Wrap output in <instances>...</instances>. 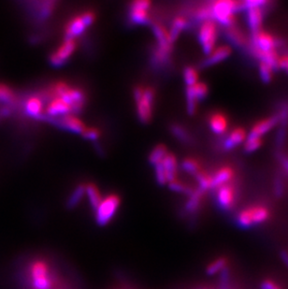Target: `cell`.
I'll list each match as a JSON object with an SVG mask.
<instances>
[{
    "mask_svg": "<svg viewBox=\"0 0 288 289\" xmlns=\"http://www.w3.org/2000/svg\"><path fill=\"white\" fill-rule=\"evenodd\" d=\"M271 217V210L263 204L246 207L236 216V223L241 229H251L266 223Z\"/></svg>",
    "mask_w": 288,
    "mask_h": 289,
    "instance_id": "1",
    "label": "cell"
},
{
    "mask_svg": "<svg viewBox=\"0 0 288 289\" xmlns=\"http://www.w3.org/2000/svg\"><path fill=\"white\" fill-rule=\"evenodd\" d=\"M241 9H242V2L219 0L212 3L211 7L212 19L216 24L218 23L229 28L235 24V13Z\"/></svg>",
    "mask_w": 288,
    "mask_h": 289,
    "instance_id": "2",
    "label": "cell"
},
{
    "mask_svg": "<svg viewBox=\"0 0 288 289\" xmlns=\"http://www.w3.org/2000/svg\"><path fill=\"white\" fill-rule=\"evenodd\" d=\"M134 99L137 103V112L138 117L142 123H148L153 114V101L154 92L152 88L136 87L134 90Z\"/></svg>",
    "mask_w": 288,
    "mask_h": 289,
    "instance_id": "3",
    "label": "cell"
},
{
    "mask_svg": "<svg viewBox=\"0 0 288 289\" xmlns=\"http://www.w3.org/2000/svg\"><path fill=\"white\" fill-rule=\"evenodd\" d=\"M30 278L33 289H52L54 285L50 268L43 260H37L31 264Z\"/></svg>",
    "mask_w": 288,
    "mask_h": 289,
    "instance_id": "4",
    "label": "cell"
},
{
    "mask_svg": "<svg viewBox=\"0 0 288 289\" xmlns=\"http://www.w3.org/2000/svg\"><path fill=\"white\" fill-rule=\"evenodd\" d=\"M53 94L65 101L71 107L72 113L81 112L84 105V95L81 90L72 88L64 83L54 85Z\"/></svg>",
    "mask_w": 288,
    "mask_h": 289,
    "instance_id": "5",
    "label": "cell"
},
{
    "mask_svg": "<svg viewBox=\"0 0 288 289\" xmlns=\"http://www.w3.org/2000/svg\"><path fill=\"white\" fill-rule=\"evenodd\" d=\"M153 30L157 41V49L153 53V61L157 65H163L170 57L172 42L170 40L169 32L161 24H154Z\"/></svg>",
    "mask_w": 288,
    "mask_h": 289,
    "instance_id": "6",
    "label": "cell"
},
{
    "mask_svg": "<svg viewBox=\"0 0 288 289\" xmlns=\"http://www.w3.org/2000/svg\"><path fill=\"white\" fill-rule=\"evenodd\" d=\"M218 37V25L212 19L202 22L199 31V41L202 51L210 54L216 47Z\"/></svg>",
    "mask_w": 288,
    "mask_h": 289,
    "instance_id": "7",
    "label": "cell"
},
{
    "mask_svg": "<svg viewBox=\"0 0 288 289\" xmlns=\"http://www.w3.org/2000/svg\"><path fill=\"white\" fill-rule=\"evenodd\" d=\"M120 206V198L117 195L108 196L102 200L100 206L95 210V220L98 224L101 227L109 224Z\"/></svg>",
    "mask_w": 288,
    "mask_h": 289,
    "instance_id": "8",
    "label": "cell"
},
{
    "mask_svg": "<svg viewBox=\"0 0 288 289\" xmlns=\"http://www.w3.org/2000/svg\"><path fill=\"white\" fill-rule=\"evenodd\" d=\"M95 15L94 12H84L82 15L74 17L66 26L67 39L74 40L76 37L82 34L85 29L94 23Z\"/></svg>",
    "mask_w": 288,
    "mask_h": 289,
    "instance_id": "9",
    "label": "cell"
},
{
    "mask_svg": "<svg viewBox=\"0 0 288 289\" xmlns=\"http://www.w3.org/2000/svg\"><path fill=\"white\" fill-rule=\"evenodd\" d=\"M209 93V88L204 83H197L186 89V105L189 114H194L198 102L204 100Z\"/></svg>",
    "mask_w": 288,
    "mask_h": 289,
    "instance_id": "10",
    "label": "cell"
},
{
    "mask_svg": "<svg viewBox=\"0 0 288 289\" xmlns=\"http://www.w3.org/2000/svg\"><path fill=\"white\" fill-rule=\"evenodd\" d=\"M236 198L237 191L234 184L228 183L217 188L216 201L219 208L223 211H230L233 208L235 204Z\"/></svg>",
    "mask_w": 288,
    "mask_h": 289,
    "instance_id": "11",
    "label": "cell"
},
{
    "mask_svg": "<svg viewBox=\"0 0 288 289\" xmlns=\"http://www.w3.org/2000/svg\"><path fill=\"white\" fill-rule=\"evenodd\" d=\"M76 49V42L74 40L67 39L65 42H63L58 49L51 54L50 56V62L53 67H61L64 65L67 60L69 59L74 53Z\"/></svg>",
    "mask_w": 288,
    "mask_h": 289,
    "instance_id": "12",
    "label": "cell"
},
{
    "mask_svg": "<svg viewBox=\"0 0 288 289\" xmlns=\"http://www.w3.org/2000/svg\"><path fill=\"white\" fill-rule=\"evenodd\" d=\"M151 2L146 0H138L131 3L130 6V20L134 24H144L149 22L148 9Z\"/></svg>",
    "mask_w": 288,
    "mask_h": 289,
    "instance_id": "13",
    "label": "cell"
},
{
    "mask_svg": "<svg viewBox=\"0 0 288 289\" xmlns=\"http://www.w3.org/2000/svg\"><path fill=\"white\" fill-rule=\"evenodd\" d=\"M253 49L254 50L262 52L276 51L278 41L270 33L261 30L253 34Z\"/></svg>",
    "mask_w": 288,
    "mask_h": 289,
    "instance_id": "14",
    "label": "cell"
},
{
    "mask_svg": "<svg viewBox=\"0 0 288 289\" xmlns=\"http://www.w3.org/2000/svg\"><path fill=\"white\" fill-rule=\"evenodd\" d=\"M247 11V24L249 26V29L252 31V33L255 34L262 30L263 25V19H264V7L260 6H248Z\"/></svg>",
    "mask_w": 288,
    "mask_h": 289,
    "instance_id": "15",
    "label": "cell"
},
{
    "mask_svg": "<svg viewBox=\"0 0 288 289\" xmlns=\"http://www.w3.org/2000/svg\"><path fill=\"white\" fill-rule=\"evenodd\" d=\"M278 124H279V115H272L268 118L260 120L258 123L253 124V127L249 131L247 136L262 139V136H264L265 134L273 130Z\"/></svg>",
    "mask_w": 288,
    "mask_h": 289,
    "instance_id": "16",
    "label": "cell"
},
{
    "mask_svg": "<svg viewBox=\"0 0 288 289\" xmlns=\"http://www.w3.org/2000/svg\"><path fill=\"white\" fill-rule=\"evenodd\" d=\"M231 53H232V50L228 45H222V46L215 47L212 53L207 55V58L204 60L202 66L204 68H209V67L220 64L221 62L228 59L231 55Z\"/></svg>",
    "mask_w": 288,
    "mask_h": 289,
    "instance_id": "17",
    "label": "cell"
},
{
    "mask_svg": "<svg viewBox=\"0 0 288 289\" xmlns=\"http://www.w3.org/2000/svg\"><path fill=\"white\" fill-rule=\"evenodd\" d=\"M53 123L56 124L59 127L65 129L73 133H81L82 134L83 130L85 129V125L82 123V121L79 118H77L74 115H64L61 116L60 118L54 119Z\"/></svg>",
    "mask_w": 288,
    "mask_h": 289,
    "instance_id": "18",
    "label": "cell"
},
{
    "mask_svg": "<svg viewBox=\"0 0 288 289\" xmlns=\"http://www.w3.org/2000/svg\"><path fill=\"white\" fill-rule=\"evenodd\" d=\"M247 139V131L242 127H237L230 132L223 142L226 150H232L243 144Z\"/></svg>",
    "mask_w": 288,
    "mask_h": 289,
    "instance_id": "19",
    "label": "cell"
},
{
    "mask_svg": "<svg viewBox=\"0 0 288 289\" xmlns=\"http://www.w3.org/2000/svg\"><path fill=\"white\" fill-rule=\"evenodd\" d=\"M46 112L50 116H53V117L60 116V115L62 116L68 115V113H71V112L72 113L71 107L65 101H63L58 97H55L48 104Z\"/></svg>",
    "mask_w": 288,
    "mask_h": 289,
    "instance_id": "20",
    "label": "cell"
},
{
    "mask_svg": "<svg viewBox=\"0 0 288 289\" xmlns=\"http://www.w3.org/2000/svg\"><path fill=\"white\" fill-rule=\"evenodd\" d=\"M234 178V171L230 166H225L218 170L212 176V188L217 189L225 184L231 183Z\"/></svg>",
    "mask_w": 288,
    "mask_h": 289,
    "instance_id": "21",
    "label": "cell"
},
{
    "mask_svg": "<svg viewBox=\"0 0 288 289\" xmlns=\"http://www.w3.org/2000/svg\"><path fill=\"white\" fill-rule=\"evenodd\" d=\"M209 124L212 132L217 135H223L229 129V120L225 114L220 112L211 115L209 119Z\"/></svg>",
    "mask_w": 288,
    "mask_h": 289,
    "instance_id": "22",
    "label": "cell"
},
{
    "mask_svg": "<svg viewBox=\"0 0 288 289\" xmlns=\"http://www.w3.org/2000/svg\"><path fill=\"white\" fill-rule=\"evenodd\" d=\"M160 164L162 166L165 173H166L168 183H171V181L176 179L178 163H177L176 157L174 156V154L167 153L163 160L160 162Z\"/></svg>",
    "mask_w": 288,
    "mask_h": 289,
    "instance_id": "23",
    "label": "cell"
},
{
    "mask_svg": "<svg viewBox=\"0 0 288 289\" xmlns=\"http://www.w3.org/2000/svg\"><path fill=\"white\" fill-rule=\"evenodd\" d=\"M230 259L226 255H220L212 260L206 267V273L210 276L216 275L217 273H222L223 271L229 269Z\"/></svg>",
    "mask_w": 288,
    "mask_h": 289,
    "instance_id": "24",
    "label": "cell"
},
{
    "mask_svg": "<svg viewBox=\"0 0 288 289\" xmlns=\"http://www.w3.org/2000/svg\"><path fill=\"white\" fill-rule=\"evenodd\" d=\"M24 111L26 114H28L31 117L34 118H43L42 112H43V103L40 98L38 97H32L28 99L25 105H24Z\"/></svg>",
    "mask_w": 288,
    "mask_h": 289,
    "instance_id": "25",
    "label": "cell"
},
{
    "mask_svg": "<svg viewBox=\"0 0 288 289\" xmlns=\"http://www.w3.org/2000/svg\"><path fill=\"white\" fill-rule=\"evenodd\" d=\"M204 191L200 188L194 189L193 192L189 195L188 201L185 205V210L189 213H195L200 209L201 202L203 201Z\"/></svg>",
    "mask_w": 288,
    "mask_h": 289,
    "instance_id": "26",
    "label": "cell"
},
{
    "mask_svg": "<svg viewBox=\"0 0 288 289\" xmlns=\"http://www.w3.org/2000/svg\"><path fill=\"white\" fill-rule=\"evenodd\" d=\"M85 194L88 197L90 205L95 211L102 201V197L100 190L94 183H89L87 185H85Z\"/></svg>",
    "mask_w": 288,
    "mask_h": 289,
    "instance_id": "27",
    "label": "cell"
},
{
    "mask_svg": "<svg viewBox=\"0 0 288 289\" xmlns=\"http://www.w3.org/2000/svg\"><path fill=\"white\" fill-rule=\"evenodd\" d=\"M187 24L188 23H187L186 19L184 17H177L174 20L171 31L169 32L170 40H171V42L172 43L176 41L182 30L187 26Z\"/></svg>",
    "mask_w": 288,
    "mask_h": 289,
    "instance_id": "28",
    "label": "cell"
},
{
    "mask_svg": "<svg viewBox=\"0 0 288 289\" xmlns=\"http://www.w3.org/2000/svg\"><path fill=\"white\" fill-rule=\"evenodd\" d=\"M84 194H85V185L83 184L78 185L76 188L74 189V191L71 193L70 199L68 200V207L70 209L75 208L81 202Z\"/></svg>",
    "mask_w": 288,
    "mask_h": 289,
    "instance_id": "29",
    "label": "cell"
},
{
    "mask_svg": "<svg viewBox=\"0 0 288 289\" xmlns=\"http://www.w3.org/2000/svg\"><path fill=\"white\" fill-rule=\"evenodd\" d=\"M195 177L199 183V188L202 191H207L209 189L212 188V176L208 174L207 172L200 171L199 173L195 175Z\"/></svg>",
    "mask_w": 288,
    "mask_h": 289,
    "instance_id": "30",
    "label": "cell"
},
{
    "mask_svg": "<svg viewBox=\"0 0 288 289\" xmlns=\"http://www.w3.org/2000/svg\"><path fill=\"white\" fill-rule=\"evenodd\" d=\"M168 153L167 148L163 144H159L156 147L153 148L152 153H150L149 161L151 164L156 166L159 164Z\"/></svg>",
    "mask_w": 288,
    "mask_h": 289,
    "instance_id": "31",
    "label": "cell"
},
{
    "mask_svg": "<svg viewBox=\"0 0 288 289\" xmlns=\"http://www.w3.org/2000/svg\"><path fill=\"white\" fill-rule=\"evenodd\" d=\"M273 71L274 69L271 65L260 62L259 64V76L261 78L262 82L268 83H271L272 78H273Z\"/></svg>",
    "mask_w": 288,
    "mask_h": 289,
    "instance_id": "32",
    "label": "cell"
},
{
    "mask_svg": "<svg viewBox=\"0 0 288 289\" xmlns=\"http://www.w3.org/2000/svg\"><path fill=\"white\" fill-rule=\"evenodd\" d=\"M183 79H184V82L186 83L187 87L193 86L196 83H199L198 71L192 67L185 68V70L183 71Z\"/></svg>",
    "mask_w": 288,
    "mask_h": 289,
    "instance_id": "33",
    "label": "cell"
},
{
    "mask_svg": "<svg viewBox=\"0 0 288 289\" xmlns=\"http://www.w3.org/2000/svg\"><path fill=\"white\" fill-rule=\"evenodd\" d=\"M262 139L260 138H253V137L247 136L246 141L243 143L244 150L246 153H253L262 145Z\"/></svg>",
    "mask_w": 288,
    "mask_h": 289,
    "instance_id": "34",
    "label": "cell"
},
{
    "mask_svg": "<svg viewBox=\"0 0 288 289\" xmlns=\"http://www.w3.org/2000/svg\"><path fill=\"white\" fill-rule=\"evenodd\" d=\"M0 101L7 105L15 102V95L11 89L6 85H0Z\"/></svg>",
    "mask_w": 288,
    "mask_h": 289,
    "instance_id": "35",
    "label": "cell"
},
{
    "mask_svg": "<svg viewBox=\"0 0 288 289\" xmlns=\"http://www.w3.org/2000/svg\"><path fill=\"white\" fill-rule=\"evenodd\" d=\"M55 4H56V2H53V1L42 2L41 7H40V11L37 12L39 18L41 19V20H44L48 16H50V14L53 12Z\"/></svg>",
    "mask_w": 288,
    "mask_h": 289,
    "instance_id": "36",
    "label": "cell"
},
{
    "mask_svg": "<svg viewBox=\"0 0 288 289\" xmlns=\"http://www.w3.org/2000/svg\"><path fill=\"white\" fill-rule=\"evenodd\" d=\"M182 168L186 172H188L190 174H193L194 176L200 171H202L199 162L197 160L192 159V158L184 160L182 162Z\"/></svg>",
    "mask_w": 288,
    "mask_h": 289,
    "instance_id": "37",
    "label": "cell"
},
{
    "mask_svg": "<svg viewBox=\"0 0 288 289\" xmlns=\"http://www.w3.org/2000/svg\"><path fill=\"white\" fill-rule=\"evenodd\" d=\"M170 183V187L173 191L179 192V193H183V194H186V195H190L193 192V190H194V189L190 188L186 184H184V183H182L181 181H179L177 179L171 181V183Z\"/></svg>",
    "mask_w": 288,
    "mask_h": 289,
    "instance_id": "38",
    "label": "cell"
},
{
    "mask_svg": "<svg viewBox=\"0 0 288 289\" xmlns=\"http://www.w3.org/2000/svg\"><path fill=\"white\" fill-rule=\"evenodd\" d=\"M228 36L235 44L242 45L244 43V37L241 34V32L233 26L228 28Z\"/></svg>",
    "mask_w": 288,
    "mask_h": 289,
    "instance_id": "39",
    "label": "cell"
},
{
    "mask_svg": "<svg viewBox=\"0 0 288 289\" xmlns=\"http://www.w3.org/2000/svg\"><path fill=\"white\" fill-rule=\"evenodd\" d=\"M171 130H172L173 135L176 137L179 141H182V142H188V133H187V131L184 130L182 126L178 125V124H174V125L171 127Z\"/></svg>",
    "mask_w": 288,
    "mask_h": 289,
    "instance_id": "40",
    "label": "cell"
},
{
    "mask_svg": "<svg viewBox=\"0 0 288 289\" xmlns=\"http://www.w3.org/2000/svg\"><path fill=\"white\" fill-rule=\"evenodd\" d=\"M196 17L198 18L200 21H206V20H211L212 19V12H211V7H202L200 8L196 12Z\"/></svg>",
    "mask_w": 288,
    "mask_h": 289,
    "instance_id": "41",
    "label": "cell"
},
{
    "mask_svg": "<svg viewBox=\"0 0 288 289\" xmlns=\"http://www.w3.org/2000/svg\"><path fill=\"white\" fill-rule=\"evenodd\" d=\"M261 289H283L280 283L271 278H265L260 283Z\"/></svg>",
    "mask_w": 288,
    "mask_h": 289,
    "instance_id": "42",
    "label": "cell"
},
{
    "mask_svg": "<svg viewBox=\"0 0 288 289\" xmlns=\"http://www.w3.org/2000/svg\"><path fill=\"white\" fill-rule=\"evenodd\" d=\"M82 136L90 141H94L99 139L100 131L94 127H85L82 133Z\"/></svg>",
    "mask_w": 288,
    "mask_h": 289,
    "instance_id": "43",
    "label": "cell"
},
{
    "mask_svg": "<svg viewBox=\"0 0 288 289\" xmlns=\"http://www.w3.org/2000/svg\"><path fill=\"white\" fill-rule=\"evenodd\" d=\"M155 177H156V180H157L159 184H161V185L168 183L166 173H165L164 170H163V168L160 163L155 166Z\"/></svg>",
    "mask_w": 288,
    "mask_h": 289,
    "instance_id": "44",
    "label": "cell"
},
{
    "mask_svg": "<svg viewBox=\"0 0 288 289\" xmlns=\"http://www.w3.org/2000/svg\"><path fill=\"white\" fill-rule=\"evenodd\" d=\"M278 67L283 71L288 72V55H284L282 57H279L278 60Z\"/></svg>",
    "mask_w": 288,
    "mask_h": 289,
    "instance_id": "45",
    "label": "cell"
},
{
    "mask_svg": "<svg viewBox=\"0 0 288 289\" xmlns=\"http://www.w3.org/2000/svg\"><path fill=\"white\" fill-rule=\"evenodd\" d=\"M275 190H276L277 196L282 195L283 193V183L281 181V179H278V183L275 185Z\"/></svg>",
    "mask_w": 288,
    "mask_h": 289,
    "instance_id": "46",
    "label": "cell"
},
{
    "mask_svg": "<svg viewBox=\"0 0 288 289\" xmlns=\"http://www.w3.org/2000/svg\"><path fill=\"white\" fill-rule=\"evenodd\" d=\"M280 162L282 164L283 170L288 173V156L287 155H282L280 157Z\"/></svg>",
    "mask_w": 288,
    "mask_h": 289,
    "instance_id": "47",
    "label": "cell"
},
{
    "mask_svg": "<svg viewBox=\"0 0 288 289\" xmlns=\"http://www.w3.org/2000/svg\"><path fill=\"white\" fill-rule=\"evenodd\" d=\"M281 259H282V261L285 264V266L288 268V251L286 250H283L281 252Z\"/></svg>",
    "mask_w": 288,
    "mask_h": 289,
    "instance_id": "48",
    "label": "cell"
},
{
    "mask_svg": "<svg viewBox=\"0 0 288 289\" xmlns=\"http://www.w3.org/2000/svg\"><path fill=\"white\" fill-rule=\"evenodd\" d=\"M197 289H212V288H210V287H207V286H204V287H199V288Z\"/></svg>",
    "mask_w": 288,
    "mask_h": 289,
    "instance_id": "49",
    "label": "cell"
}]
</instances>
